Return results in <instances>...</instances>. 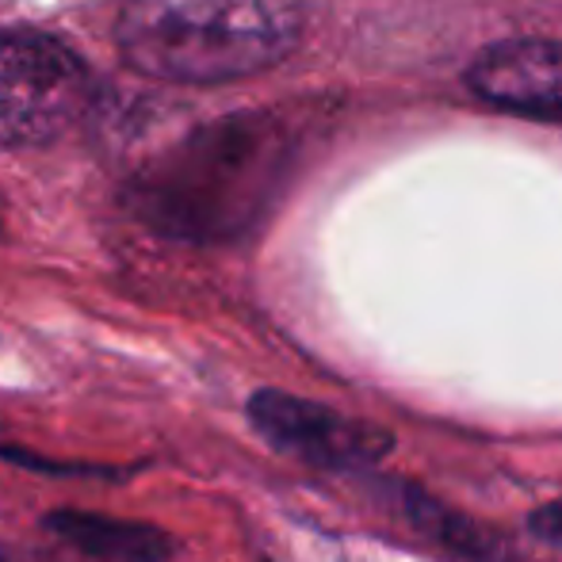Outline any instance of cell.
<instances>
[{"label": "cell", "mask_w": 562, "mask_h": 562, "mask_svg": "<svg viewBox=\"0 0 562 562\" xmlns=\"http://www.w3.org/2000/svg\"><path fill=\"white\" fill-rule=\"evenodd\" d=\"M532 532L540 536L551 548H562V497L559 502H548L540 513L532 517Z\"/></svg>", "instance_id": "6"}, {"label": "cell", "mask_w": 562, "mask_h": 562, "mask_svg": "<svg viewBox=\"0 0 562 562\" xmlns=\"http://www.w3.org/2000/svg\"><path fill=\"white\" fill-rule=\"evenodd\" d=\"M303 23L299 0H123L115 46L154 81L229 85L288 61Z\"/></svg>", "instance_id": "1"}, {"label": "cell", "mask_w": 562, "mask_h": 562, "mask_svg": "<svg viewBox=\"0 0 562 562\" xmlns=\"http://www.w3.org/2000/svg\"><path fill=\"white\" fill-rule=\"evenodd\" d=\"M249 417L280 451H291L318 467L356 471V467L379 463L391 451V437L375 425L280 391H260L249 402Z\"/></svg>", "instance_id": "3"}, {"label": "cell", "mask_w": 562, "mask_h": 562, "mask_svg": "<svg viewBox=\"0 0 562 562\" xmlns=\"http://www.w3.org/2000/svg\"><path fill=\"white\" fill-rule=\"evenodd\" d=\"M92 74L46 31H0V149L50 146L85 119Z\"/></svg>", "instance_id": "2"}, {"label": "cell", "mask_w": 562, "mask_h": 562, "mask_svg": "<svg viewBox=\"0 0 562 562\" xmlns=\"http://www.w3.org/2000/svg\"><path fill=\"white\" fill-rule=\"evenodd\" d=\"M467 85L482 104L562 126V43L559 38H505L474 54Z\"/></svg>", "instance_id": "4"}, {"label": "cell", "mask_w": 562, "mask_h": 562, "mask_svg": "<svg viewBox=\"0 0 562 562\" xmlns=\"http://www.w3.org/2000/svg\"><path fill=\"white\" fill-rule=\"evenodd\" d=\"M58 532H66L74 543L89 551H104L115 559H131V562H154L165 555V548L157 540L161 536H149L142 528H123V525H108V520H89V517H54L50 520Z\"/></svg>", "instance_id": "5"}]
</instances>
